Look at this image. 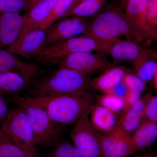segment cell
I'll return each mask as SVG.
<instances>
[{
  "label": "cell",
  "instance_id": "cell-1",
  "mask_svg": "<svg viewBox=\"0 0 157 157\" xmlns=\"http://www.w3.org/2000/svg\"><path fill=\"white\" fill-rule=\"evenodd\" d=\"M91 79L69 68L60 67L53 73L38 78L33 84L36 96L77 95L90 96Z\"/></svg>",
  "mask_w": 157,
  "mask_h": 157
},
{
  "label": "cell",
  "instance_id": "cell-2",
  "mask_svg": "<svg viewBox=\"0 0 157 157\" xmlns=\"http://www.w3.org/2000/svg\"><path fill=\"white\" fill-rule=\"evenodd\" d=\"M34 98L51 119L59 125L74 124L88 113L93 104L92 98L87 96L36 95Z\"/></svg>",
  "mask_w": 157,
  "mask_h": 157
},
{
  "label": "cell",
  "instance_id": "cell-3",
  "mask_svg": "<svg viewBox=\"0 0 157 157\" xmlns=\"http://www.w3.org/2000/svg\"><path fill=\"white\" fill-rule=\"evenodd\" d=\"M82 36L111 44L125 37L134 41L132 29L121 7H111L95 15Z\"/></svg>",
  "mask_w": 157,
  "mask_h": 157
},
{
  "label": "cell",
  "instance_id": "cell-4",
  "mask_svg": "<svg viewBox=\"0 0 157 157\" xmlns=\"http://www.w3.org/2000/svg\"><path fill=\"white\" fill-rule=\"evenodd\" d=\"M18 106L26 113L33 129L36 146H52L61 138L60 125L51 119L44 108L33 98H20Z\"/></svg>",
  "mask_w": 157,
  "mask_h": 157
},
{
  "label": "cell",
  "instance_id": "cell-5",
  "mask_svg": "<svg viewBox=\"0 0 157 157\" xmlns=\"http://www.w3.org/2000/svg\"><path fill=\"white\" fill-rule=\"evenodd\" d=\"M110 44L99 42L91 37L80 36L48 45L35 57L42 63H57L66 57L77 52H95L106 55Z\"/></svg>",
  "mask_w": 157,
  "mask_h": 157
},
{
  "label": "cell",
  "instance_id": "cell-6",
  "mask_svg": "<svg viewBox=\"0 0 157 157\" xmlns=\"http://www.w3.org/2000/svg\"><path fill=\"white\" fill-rule=\"evenodd\" d=\"M0 132L16 145L36 154L29 120L26 113L20 106L9 109L8 114L1 122Z\"/></svg>",
  "mask_w": 157,
  "mask_h": 157
},
{
  "label": "cell",
  "instance_id": "cell-7",
  "mask_svg": "<svg viewBox=\"0 0 157 157\" xmlns=\"http://www.w3.org/2000/svg\"><path fill=\"white\" fill-rule=\"evenodd\" d=\"M70 137L81 157H103L100 133L90 123L88 113L74 124Z\"/></svg>",
  "mask_w": 157,
  "mask_h": 157
},
{
  "label": "cell",
  "instance_id": "cell-8",
  "mask_svg": "<svg viewBox=\"0 0 157 157\" xmlns=\"http://www.w3.org/2000/svg\"><path fill=\"white\" fill-rule=\"evenodd\" d=\"M106 55L101 52H82L66 57L59 62L60 67L89 75L102 72L113 66Z\"/></svg>",
  "mask_w": 157,
  "mask_h": 157
},
{
  "label": "cell",
  "instance_id": "cell-9",
  "mask_svg": "<svg viewBox=\"0 0 157 157\" xmlns=\"http://www.w3.org/2000/svg\"><path fill=\"white\" fill-rule=\"evenodd\" d=\"M63 18L46 30L44 48L60 41L82 36L90 21L89 18L77 16H70Z\"/></svg>",
  "mask_w": 157,
  "mask_h": 157
},
{
  "label": "cell",
  "instance_id": "cell-10",
  "mask_svg": "<svg viewBox=\"0 0 157 157\" xmlns=\"http://www.w3.org/2000/svg\"><path fill=\"white\" fill-rule=\"evenodd\" d=\"M100 133L103 157H129L135 153L131 134L117 126L111 132Z\"/></svg>",
  "mask_w": 157,
  "mask_h": 157
},
{
  "label": "cell",
  "instance_id": "cell-11",
  "mask_svg": "<svg viewBox=\"0 0 157 157\" xmlns=\"http://www.w3.org/2000/svg\"><path fill=\"white\" fill-rule=\"evenodd\" d=\"M134 41L157 38V0H149L143 12L131 26Z\"/></svg>",
  "mask_w": 157,
  "mask_h": 157
},
{
  "label": "cell",
  "instance_id": "cell-12",
  "mask_svg": "<svg viewBox=\"0 0 157 157\" xmlns=\"http://www.w3.org/2000/svg\"><path fill=\"white\" fill-rule=\"evenodd\" d=\"M46 38V31L33 29L20 35L7 49L14 55L30 59L36 56L44 48Z\"/></svg>",
  "mask_w": 157,
  "mask_h": 157
},
{
  "label": "cell",
  "instance_id": "cell-13",
  "mask_svg": "<svg viewBox=\"0 0 157 157\" xmlns=\"http://www.w3.org/2000/svg\"><path fill=\"white\" fill-rule=\"evenodd\" d=\"M16 73L33 83L43 70L36 65L19 59L7 49L0 48V73Z\"/></svg>",
  "mask_w": 157,
  "mask_h": 157
},
{
  "label": "cell",
  "instance_id": "cell-14",
  "mask_svg": "<svg viewBox=\"0 0 157 157\" xmlns=\"http://www.w3.org/2000/svg\"><path fill=\"white\" fill-rule=\"evenodd\" d=\"M22 23L20 13H0V48L7 49L17 40Z\"/></svg>",
  "mask_w": 157,
  "mask_h": 157
},
{
  "label": "cell",
  "instance_id": "cell-15",
  "mask_svg": "<svg viewBox=\"0 0 157 157\" xmlns=\"http://www.w3.org/2000/svg\"><path fill=\"white\" fill-rule=\"evenodd\" d=\"M150 49L142 48L138 43L132 40H116L109 45L106 55L116 60L132 63L147 53Z\"/></svg>",
  "mask_w": 157,
  "mask_h": 157
},
{
  "label": "cell",
  "instance_id": "cell-16",
  "mask_svg": "<svg viewBox=\"0 0 157 157\" xmlns=\"http://www.w3.org/2000/svg\"><path fill=\"white\" fill-rule=\"evenodd\" d=\"M151 95L150 93H147L142 96L135 104L124 111L119 117L118 126L125 132L132 134L144 119L145 105Z\"/></svg>",
  "mask_w": 157,
  "mask_h": 157
},
{
  "label": "cell",
  "instance_id": "cell-17",
  "mask_svg": "<svg viewBox=\"0 0 157 157\" xmlns=\"http://www.w3.org/2000/svg\"><path fill=\"white\" fill-rule=\"evenodd\" d=\"M59 0H42L22 15V29L20 35L40 25L49 16Z\"/></svg>",
  "mask_w": 157,
  "mask_h": 157
},
{
  "label": "cell",
  "instance_id": "cell-18",
  "mask_svg": "<svg viewBox=\"0 0 157 157\" xmlns=\"http://www.w3.org/2000/svg\"><path fill=\"white\" fill-rule=\"evenodd\" d=\"M88 116L92 125L99 133H108L117 126L118 115L97 103L90 107Z\"/></svg>",
  "mask_w": 157,
  "mask_h": 157
},
{
  "label": "cell",
  "instance_id": "cell-19",
  "mask_svg": "<svg viewBox=\"0 0 157 157\" xmlns=\"http://www.w3.org/2000/svg\"><path fill=\"white\" fill-rule=\"evenodd\" d=\"M129 70L121 66H112L102 72L99 76L91 80L94 89L107 93L123 80Z\"/></svg>",
  "mask_w": 157,
  "mask_h": 157
},
{
  "label": "cell",
  "instance_id": "cell-20",
  "mask_svg": "<svg viewBox=\"0 0 157 157\" xmlns=\"http://www.w3.org/2000/svg\"><path fill=\"white\" fill-rule=\"evenodd\" d=\"M135 152L148 148L156 141L157 123L144 119L137 129L131 134Z\"/></svg>",
  "mask_w": 157,
  "mask_h": 157
},
{
  "label": "cell",
  "instance_id": "cell-21",
  "mask_svg": "<svg viewBox=\"0 0 157 157\" xmlns=\"http://www.w3.org/2000/svg\"><path fill=\"white\" fill-rule=\"evenodd\" d=\"M157 52L150 49L142 56L132 63L135 75L145 83L151 82L157 72Z\"/></svg>",
  "mask_w": 157,
  "mask_h": 157
},
{
  "label": "cell",
  "instance_id": "cell-22",
  "mask_svg": "<svg viewBox=\"0 0 157 157\" xmlns=\"http://www.w3.org/2000/svg\"><path fill=\"white\" fill-rule=\"evenodd\" d=\"M31 82L13 73H0V95H12L26 88Z\"/></svg>",
  "mask_w": 157,
  "mask_h": 157
},
{
  "label": "cell",
  "instance_id": "cell-23",
  "mask_svg": "<svg viewBox=\"0 0 157 157\" xmlns=\"http://www.w3.org/2000/svg\"><path fill=\"white\" fill-rule=\"evenodd\" d=\"M123 81L128 89L124 111L137 102L141 97L146 88V83L135 74L129 71L125 76ZM122 112V113H123Z\"/></svg>",
  "mask_w": 157,
  "mask_h": 157
},
{
  "label": "cell",
  "instance_id": "cell-24",
  "mask_svg": "<svg viewBox=\"0 0 157 157\" xmlns=\"http://www.w3.org/2000/svg\"><path fill=\"white\" fill-rule=\"evenodd\" d=\"M107 1L83 0L74 8L68 11L63 18L70 16L89 18L95 16L101 11Z\"/></svg>",
  "mask_w": 157,
  "mask_h": 157
},
{
  "label": "cell",
  "instance_id": "cell-25",
  "mask_svg": "<svg viewBox=\"0 0 157 157\" xmlns=\"http://www.w3.org/2000/svg\"><path fill=\"white\" fill-rule=\"evenodd\" d=\"M36 154L25 150L11 142L0 132V157H36Z\"/></svg>",
  "mask_w": 157,
  "mask_h": 157
},
{
  "label": "cell",
  "instance_id": "cell-26",
  "mask_svg": "<svg viewBox=\"0 0 157 157\" xmlns=\"http://www.w3.org/2000/svg\"><path fill=\"white\" fill-rule=\"evenodd\" d=\"M73 2L74 0H59L49 16L39 28L46 31L57 21L63 18L70 10Z\"/></svg>",
  "mask_w": 157,
  "mask_h": 157
},
{
  "label": "cell",
  "instance_id": "cell-27",
  "mask_svg": "<svg viewBox=\"0 0 157 157\" xmlns=\"http://www.w3.org/2000/svg\"><path fill=\"white\" fill-rule=\"evenodd\" d=\"M97 103L114 113L119 117L124 111L125 106V101L108 94H103L97 98Z\"/></svg>",
  "mask_w": 157,
  "mask_h": 157
},
{
  "label": "cell",
  "instance_id": "cell-28",
  "mask_svg": "<svg viewBox=\"0 0 157 157\" xmlns=\"http://www.w3.org/2000/svg\"><path fill=\"white\" fill-rule=\"evenodd\" d=\"M48 157H81L72 143L61 138L53 145Z\"/></svg>",
  "mask_w": 157,
  "mask_h": 157
},
{
  "label": "cell",
  "instance_id": "cell-29",
  "mask_svg": "<svg viewBox=\"0 0 157 157\" xmlns=\"http://www.w3.org/2000/svg\"><path fill=\"white\" fill-rule=\"evenodd\" d=\"M149 1L128 0L123 10L124 14L131 28L135 20L143 12Z\"/></svg>",
  "mask_w": 157,
  "mask_h": 157
},
{
  "label": "cell",
  "instance_id": "cell-30",
  "mask_svg": "<svg viewBox=\"0 0 157 157\" xmlns=\"http://www.w3.org/2000/svg\"><path fill=\"white\" fill-rule=\"evenodd\" d=\"M26 6V0H0V13H20Z\"/></svg>",
  "mask_w": 157,
  "mask_h": 157
},
{
  "label": "cell",
  "instance_id": "cell-31",
  "mask_svg": "<svg viewBox=\"0 0 157 157\" xmlns=\"http://www.w3.org/2000/svg\"><path fill=\"white\" fill-rule=\"evenodd\" d=\"M144 119L157 123V97L151 95L145 105Z\"/></svg>",
  "mask_w": 157,
  "mask_h": 157
},
{
  "label": "cell",
  "instance_id": "cell-32",
  "mask_svg": "<svg viewBox=\"0 0 157 157\" xmlns=\"http://www.w3.org/2000/svg\"><path fill=\"white\" fill-rule=\"evenodd\" d=\"M128 93V89L123 80L120 83L113 88L105 94H110L125 100Z\"/></svg>",
  "mask_w": 157,
  "mask_h": 157
},
{
  "label": "cell",
  "instance_id": "cell-33",
  "mask_svg": "<svg viewBox=\"0 0 157 157\" xmlns=\"http://www.w3.org/2000/svg\"><path fill=\"white\" fill-rule=\"evenodd\" d=\"M9 109L3 97L0 95V122L2 121L6 117Z\"/></svg>",
  "mask_w": 157,
  "mask_h": 157
},
{
  "label": "cell",
  "instance_id": "cell-34",
  "mask_svg": "<svg viewBox=\"0 0 157 157\" xmlns=\"http://www.w3.org/2000/svg\"><path fill=\"white\" fill-rule=\"evenodd\" d=\"M42 1V0H26V6L25 11L26 12H28L33 7Z\"/></svg>",
  "mask_w": 157,
  "mask_h": 157
},
{
  "label": "cell",
  "instance_id": "cell-35",
  "mask_svg": "<svg viewBox=\"0 0 157 157\" xmlns=\"http://www.w3.org/2000/svg\"><path fill=\"white\" fill-rule=\"evenodd\" d=\"M153 87L156 91L157 90V72L155 73L151 81Z\"/></svg>",
  "mask_w": 157,
  "mask_h": 157
},
{
  "label": "cell",
  "instance_id": "cell-36",
  "mask_svg": "<svg viewBox=\"0 0 157 157\" xmlns=\"http://www.w3.org/2000/svg\"><path fill=\"white\" fill-rule=\"evenodd\" d=\"M82 1H83V0H74V2H73V4H72V6H71L70 10L73 9V8H74L75 6H76L77 5H78L79 3L81 2ZM70 10H69V11H70Z\"/></svg>",
  "mask_w": 157,
  "mask_h": 157
},
{
  "label": "cell",
  "instance_id": "cell-37",
  "mask_svg": "<svg viewBox=\"0 0 157 157\" xmlns=\"http://www.w3.org/2000/svg\"><path fill=\"white\" fill-rule=\"evenodd\" d=\"M128 1V0H120L121 7L123 10Z\"/></svg>",
  "mask_w": 157,
  "mask_h": 157
},
{
  "label": "cell",
  "instance_id": "cell-38",
  "mask_svg": "<svg viewBox=\"0 0 157 157\" xmlns=\"http://www.w3.org/2000/svg\"><path fill=\"white\" fill-rule=\"evenodd\" d=\"M149 153H147L146 154L138 155L132 157H149Z\"/></svg>",
  "mask_w": 157,
  "mask_h": 157
},
{
  "label": "cell",
  "instance_id": "cell-39",
  "mask_svg": "<svg viewBox=\"0 0 157 157\" xmlns=\"http://www.w3.org/2000/svg\"><path fill=\"white\" fill-rule=\"evenodd\" d=\"M149 157H157V155L154 153H149Z\"/></svg>",
  "mask_w": 157,
  "mask_h": 157
}]
</instances>
